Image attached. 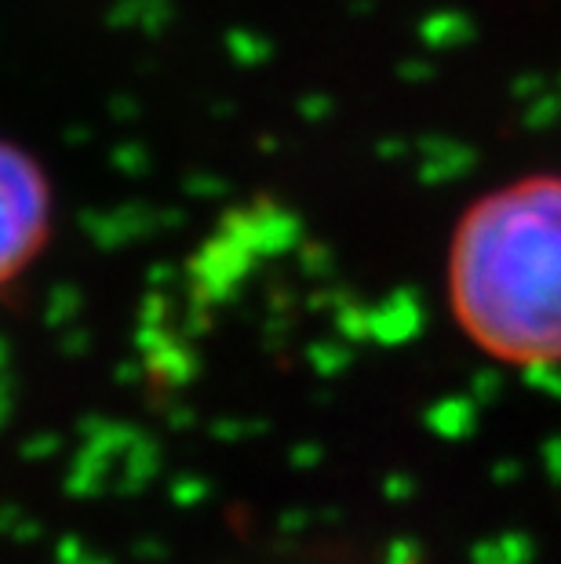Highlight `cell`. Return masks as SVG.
Instances as JSON below:
<instances>
[{"label":"cell","mask_w":561,"mask_h":564,"mask_svg":"<svg viewBox=\"0 0 561 564\" xmlns=\"http://www.w3.org/2000/svg\"><path fill=\"white\" fill-rule=\"evenodd\" d=\"M460 314L507 354H561V186H525L474 212L456 248Z\"/></svg>","instance_id":"1"},{"label":"cell","mask_w":561,"mask_h":564,"mask_svg":"<svg viewBox=\"0 0 561 564\" xmlns=\"http://www.w3.org/2000/svg\"><path fill=\"white\" fill-rule=\"evenodd\" d=\"M55 234V186L47 167L0 135V295L37 267Z\"/></svg>","instance_id":"2"}]
</instances>
